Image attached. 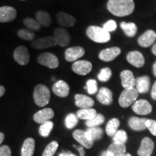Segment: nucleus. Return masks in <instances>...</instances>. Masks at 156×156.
I'll return each mask as SVG.
<instances>
[{
    "instance_id": "1",
    "label": "nucleus",
    "mask_w": 156,
    "mask_h": 156,
    "mask_svg": "<svg viewBox=\"0 0 156 156\" xmlns=\"http://www.w3.org/2000/svg\"><path fill=\"white\" fill-rule=\"evenodd\" d=\"M133 0H109L107 4L108 10L117 17L128 16L134 10Z\"/></svg>"
},
{
    "instance_id": "2",
    "label": "nucleus",
    "mask_w": 156,
    "mask_h": 156,
    "mask_svg": "<svg viewBox=\"0 0 156 156\" xmlns=\"http://www.w3.org/2000/svg\"><path fill=\"white\" fill-rule=\"evenodd\" d=\"M86 35L91 41L98 44H104L111 40L110 33L105 30L103 28L95 25H90L87 28Z\"/></svg>"
},
{
    "instance_id": "3",
    "label": "nucleus",
    "mask_w": 156,
    "mask_h": 156,
    "mask_svg": "<svg viewBox=\"0 0 156 156\" xmlns=\"http://www.w3.org/2000/svg\"><path fill=\"white\" fill-rule=\"evenodd\" d=\"M51 93L49 89L45 85L38 84L34 90V99L37 106H46L49 103Z\"/></svg>"
},
{
    "instance_id": "4",
    "label": "nucleus",
    "mask_w": 156,
    "mask_h": 156,
    "mask_svg": "<svg viewBox=\"0 0 156 156\" xmlns=\"http://www.w3.org/2000/svg\"><path fill=\"white\" fill-rule=\"evenodd\" d=\"M139 93L136 88H128L124 89L121 93L119 98V103L122 108H127L135 102L137 99Z\"/></svg>"
},
{
    "instance_id": "5",
    "label": "nucleus",
    "mask_w": 156,
    "mask_h": 156,
    "mask_svg": "<svg viewBox=\"0 0 156 156\" xmlns=\"http://www.w3.org/2000/svg\"><path fill=\"white\" fill-rule=\"evenodd\" d=\"M38 62L45 67H47L50 69H56L59 65V62L57 56L54 54L43 53L38 56Z\"/></svg>"
},
{
    "instance_id": "6",
    "label": "nucleus",
    "mask_w": 156,
    "mask_h": 156,
    "mask_svg": "<svg viewBox=\"0 0 156 156\" xmlns=\"http://www.w3.org/2000/svg\"><path fill=\"white\" fill-rule=\"evenodd\" d=\"M56 44L55 38L54 36H46L37 38L33 41L31 46L36 49H44V48H52L56 46Z\"/></svg>"
},
{
    "instance_id": "7",
    "label": "nucleus",
    "mask_w": 156,
    "mask_h": 156,
    "mask_svg": "<svg viewBox=\"0 0 156 156\" xmlns=\"http://www.w3.org/2000/svg\"><path fill=\"white\" fill-rule=\"evenodd\" d=\"M73 71L79 75H86L91 72L93 69V64L90 62L86 60H79L73 63L72 66Z\"/></svg>"
},
{
    "instance_id": "8",
    "label": "nucleus",
    "mask_w": 156,
    "mask_h": 156,
    "mask_svg": "<svg viewBox=\"0 0 156 156\" xmlns=\"http://www.w3.org/2000/svg\"><path fill=\"white\" fill-rule=\"evenodd\" d=\"M54 37L57 45L62 47L67 46L71 41L69 32L64 28H56L54 30Z\"/></svg>"
},
{
    "instance_id": "9",
    "label": "nucleus",
    "mask_w": 156,
    "mask_h": 156,
    "mask_svg": "<svg viewBox=\"0 0 156 156\" xmlns=\"http://www.w3.org/2000/svg\"><path fill=\"white\" fill-rule=\"evenodd\" d=\"M13 56L15 62L23 66L28 64L30 61V54L28 48L24 46H20L15 48Z\"/></svg>"
},
{
    "instance_id": "10",
    "label": "nucleus",
    "mask_w": 156,
    "mask_h": 156,
    "mask_svg": "<svg viewBox=\"0 0 156 156\" xmlns=\"http://www.w3.org/2000/svg\"><path fill=\"white\" fill-rule=\"evenodd\" d=\"M132 111L136 114L139 115H147L151 114L153 110L151 104L147 101L144 99L136 101L133 103L132 107Z\"/></svg>"
},
{
    "instance_id": "11",
    "label": "nucleus",
    "mask_w": 156,
    "mask_h": 156,
    "mask_svg": "<svg viewBox=\"0 0 156 156\" xmlns=\"http://www.w3.org/2000/svg\"><path fill=\"white\" fill-rule=\"evenodd\" d=\"M85 51L84 48L81 46H73L66 49L64 56L67 62H76L80 58L83 57L85 55Z\"/></svg>"
},
{
    "instance_id": "12",
    "label": "nucleus",
    "mask_w": 156,
    "mask_h": 156,
    "mask_svg": "<svg viewBox=\"0 0 156 156\" xmlns=\"http://www.w3.org/2000/svg\"><path fill=\"white\" fill-rule=\"evenodd\" d=\"M120 54L121 48L117 47V46H114V47L105 48V49L101 51L100 53H99L98 57L103 62H112Z\"/></svg>"
},
{
    "instance_id": "13",
    "label": "nucleus",
    "mask_w": 156,
    "mask_h": 156,
    "mask_svg": "<svg viewBox=\"0 0 156 156\" xmlns=\"http://www.w3.org/2000/svg\"><path fill=\"white\" fill-rule=\"evenodd\" d=\"M17 11L14 7L4 6L0 7V23L12 22L16 18Z\"/></svg>"
},
{
    "instance_id": "14",
    "label": "nucleus",
    "mask_w": 156,
    "mask_h": 156,
    "mask_svg": "<svg viewBox=\"0 0 156 156\" xmlns=\"http://www.w3.org/2000/svg\"><path fill=\"white\" fill-rule=\"evenodd\" d=\"M154 147H155V144L153 140L149 137H144L137 151L138 155L151 156L153 152Z\"/></svg>"
},
{
    "instance_id": "15",
    "label": "nucleus",
    "mask_w": 156,
    "mask_h": 156,
    "mask_svg": "<svg viewBox=\"0 0 156 156\" xmlns=\"http://www.w3.org/2000/svg\"><path fill=\"white\" fill-rule=\"evenodd\" d=\"M126 60L130 64L136 68H141L145 65V58L141 52L133 51L129 52L126 55Z\"/></svg>"
},
{
    "instance_id": "16",
    "label": "nucleus",
    "mask_w": 156,
    "mask_h": 156,
    "mask_svg": "<svg viewBox=\"0 0 156 156\" xmlns=\"http://www.w3.org/2000/svg\"><path fill=\"white\" fill-rule=\"evenodd\" d=\"M54 112L51 108H46L38 111L34 116V120L38 124H44L54 118Z\"/></svg>"
},
{
    "instance_id": "17",
    "label": "nucleus",
    "mask_w": 156,
    "mask_h": 156,
    "mask_svg": "<svg viewBox=\"0 0 156 156\" xmlns=\"http://www.w3.org/2000/svg\"><path fill=\"white\" fill-rule=\"evenodd\" d=\"M121 81H122V87L124 89L133 88L135 86L136 79L134 74L130 70H124L120 73Z\"/></svg>"
},
{
    "instance_id": "18",
    "label": "nucleus",
    "mask_w": 156,
    "mask_h": 156,
    "mask_svg": "<svg viewBox=\"0 0 156 156\" xmlns=\"http://www.w3.org/2000/svg\"><path fill=\"white\" fill-rule=\"evenodd\" d=\"M156 41V33L153 30L145 31L138 38V44L142 47H149Z\"/></svg>"
},
{
    "instance_id": "19",
    "label": "nucleus",
    "mask_w": 156,
    "mask_h": 156,
    "mask_svg": "<svg viewBox=\"0 0 156 156\" xmlns=\"http://www.w3.org/2000/svg\"><path fill=\"white\" fill-rule=\"evenodd\" d=\"M56 20L58 25L62 27L71 28L76 24V19L73 15L67 14L64 12H59L56 15Z\"/></svg>"
},
{
    "instance_id": "20",
    "label": "nucleus",
    "mask_w": 156,
    "mask_h": 156,
    "mask_svg": "<svg viewBox=\"0 0 156 156\" xmlns=\"http://www.w3.org/2000/svg\"><path fill=\"white\" fill-rule=\"evenodd\" d=\"M52 90L57 96L66 98L69 93V86L65 81L58 80L54 83Z\"/></svg>"
},
{
    "instance_id": "21",
    "label": "nucleus",
    "mask_w": 156,
    "mask_h": 156,
    "mask_svg": "<svg viewBox=\"0 0 156 156\" xmlns=\"http://www.w3.org/2000/svg\"><path fill=\"white\" fill-rule=\"evenodd\" d=\"M73 136L74 139L79 142L84 147L90 149L93 146V142L88 140L85 131H83L82 129H76L75 131L73 132Z\"/></svg>"
},
{
    "instance_id": "22",
    "label": "nucleus",
    "mask_w": 156,
    "mask_h": 156,
    "mask_svg": "<svg viewBox=\"0 0 156 156\" xmlns=\"http://www.w3.org/2000/svg\"><path fill=\"white\" fill-rule=\"evenodd\" d=\"M97 99L103 105H111L113 102V93L112 90L107 87H101L98 93Z\"/></svg>"
},
{
    "instance_id": "23",
    "label": "nucleus",
    "mask_w": 156,
    "mask_h": 156,
    "mask_svg": "<svg viewBox=\"0 0 156 156\" xmlns=\"http://www.w3.org/2000/svg\"><path fill=\"white\" fill-rule=\"evenodd\" d=\"M75 105L80 108H90L94 106V101L90 97L83 94H77L75 96Z\"/></svg>"
},
{
    "instance_id": "24",
    "label": "nucleus",
    "mask_w": 156,
    "mask_h": 156,
    "mask_svg": "<svg viewBox=\"0 0 156 156\" xmlns=\"http://www.w3.org/2000/svg\"><path fill=\"white\" fill-rule=\"evenodd\" d=\"M151 85V80L148 76H142L136 79V89L139 93H146L148 92Z\"/></svg>"
},
{
    "instance_id": "25",
    "label": "nucleus",
    "mask_w": 156,
    "mask_h": 156,
    "mask_svg": "<svg viewBox=\"0 0 156 156\" xmlns=\"http://www.w3.org/2000/svg\"><path fill=\"white\" fill-rule=\"evenodd\" d=\"M147 119L139 118V117L132 116L129 118L128 121V124L129 127L135 131H142L146 128L145 122Z\"/></svg>"
},
{
    "instance_id": "26",
    "label": "nucleus",
    "mask_w": 156,
    "mask_h": 156,
    "mask_svg": "<svg viewBox=\"0 0 156 156\" xmlns=\"http://www.w3.org/2000/svg\"><path fill=\"white\" fill-rule=\"evenodd\" d=\"M125 144H120L113 142L108 147L106 152L109 156H122L126 153Z\"/></svg>"
},
{
    "instance_id": "27",
    "label": "nucleus",
    "mask_w": 156,
    "mask_h": 156,
    "mask_svg": "<svg viewBox=\"0 0 156 156\" xmlns=\"http://www.w3.org/2000/svg\"><path fill=\"white\" fill-rule=\"evenodd\" d=\"M35 151V140L31 137L27 138L23 142L21 149V156H33Z\"/></svg>"
},
{
    "instance_id": "28",
    "label": "nucleus",
    "mask_w": 156,
    "mask_h": 156,
    "mask_svg": "<svg viewBox=\"0 0 156 156\" xmlns=\"http://www.w3.org/2000/svg\"><path fill=\"white\" fill-rule=\"evenodd\" d=\"M87 137L89 140L94 142L95 140H101L103 137V130L102 128L97 126V127H90L85 131Z\"/></svg>"
},
{
    "instance_id": "29",
    "label": "nucleus",
    "mask_w": 156,
    "mask_h": 156,
    "mask_svg": "<svg viewBox=\"0 0 156 156\" xmlns=\"http://www.w3.org/2000/svg\"><path fill=\"white\" fill-rule=\"evenodd\" d=\"M36 20L41 25L49 27L52 23V19L50 15L45 11H38L36 14Z\"/></svg>"
},
{
    "instance_id": "30",
    "label": "nucleus",
    "mask_w": 156,
    "mask_h": 156,
    "mask_svg": "<svg viewBox=\"0 0 156 156\" xmlns=\"http://www.w3.org/2000/svg\"><path fill=\"white\" fill-rule=\"evenodd\" d=\"M96 110L93 108H80L77 112V116L78 119H80L83 120H90L93 119V117L96 116Z\"/></svg>"
},
{
    "instance_id": "31",
    "label": "nucleus",
    "mask_w": 156,
    "mask_h": 156,
    "mask_svg": "<svg viewBox=\"0 0 156 156\" xmlns=\"http://www.w3.org/2000/svg\"><path fill=\"white\" fill-rule=\"evenodd\" d=\"M120 125V121L117 118H113L108 121L106 126V132L109 136H114L118 131Z\"/></svg>"
},
{
    "instance_id": "32",
    "label": "nucleus",
    "mask_w": 156,
    "mask_h": 156,
    "mask_svg": "<svg viewBox=\"0 0 156 156\" xmlns=\"http://www.w3.org/2000/svg\"><path fill=\"white\" fill-rule=\"evenodd\" d=\"M121 28L122 29L126 36L128 37H134L137 31V27L134 23H126L122 22L120 24Z\"/></svg>"
},
{
    "instance_id": "33",
    "label": "nucleus",
    "mask_w": 156,
    "mask_h": 156,
    "mask_svg": "<svg viewBox=\"0 0 156 156\" xmlns=\"http://www.w3.org/2000/svg\"><path fill=\"white\" fill-rule=\"evenodd\" d=\"M105 122V117L103 115L101 114H97L96 116L93 117L91 119L87 120L85 122V124H86L87 126L90 127H97V126H99L101 124H103Z\"/></svg>"
},
{
    "instance_id": "34",
    "label": "nucleus",
    "mask_w": 156,
    "mask_h": 156,
    "mask_svg": "<svg viewBox=\"0 0 156 156\" xmlns=\"http://www.w3.org/2000/svg\"><path fill=\"white\" fill-rule=\"evenodd\" d=\"M54 123L51 121H48L42 124L39 128V133L44 137H47L49 135L51 130L53 129Z\"/></svg>"
},
{
    "instance_id": "35",
    "label": "nucleus",
    "mask_w": 156,
    "mask_h": 156,
    "mask_svg": "<svg viewBox=\"0 0 156 156\" xmlns=\"http://www.w3.org/2000/svg\"><path fill=\"white\" fill-rule=\"evenodd\" d=\"M23 23L25 25V27H27V28L30 30H34V31H38L41 28V25L39 24V23L36 20H34L30 17H26L23 20Z\"/></svg>"
},
{
    "instance_id": "36",
    "label": "nucleus",
    "mask_w": 156,
    "mask_h": 156,
    "mask_svg": "<svg viewBox=\"0 0 156 156\" xmlns=\"http://www.w3.org/2000/svg\"><path fill=\"white\" fill-rule=\"evenodd\" d=\"M17 35L20 38L27 41H34V38H36V34L32 30H28V29H20L17 32Z\"/></svg>"
},
{
    "instance_id": "37",
    "label": "nucleus",
    "mask_w": 156,
    "mask_h": 156,
    "mask_svg": "<svg viewBox=\"0 0 156 156\" xmlns=\"http://www.w3.org/2000/svg\"><path fill=\"white\" fill-rule=\"evenodd\" d=\"M128 140V136L124 130H118L113 136V141L116 143L125 144Z\"/></svg>"
},
{
    "instance_id": "38",
    "label": "nucleus",
    "mask_w": 156,
    "mask_h": 156,
    "mask_svg": "<svg viewBox=\"0 0 156 156\" xmlns=\"http://www.w3.org/2000/svg\"><path fill=\"white\" fill-rule=\"evenodd\" d=\"M58 147V143L56 141L50 142L45 148L42 156H54V154L57 151Z\"/></svg>"
},
{
    "instance_id": "39",
    "label": "nucleus",
    "mask_w": 156,
    "mask_h": 156,
    "mask_svg": "<svg viewBox=\"0 0 156 156\" xmlns=\"http://www.w3.org/2000/svg\"><path fill=\"white\" fill-rule=\"evenodd\" d=\"M64 123H65L66 127L71 129H73L77 124L78 117L75 114H69L66 116Z\"/></svg>"
},
{
    "instance_id": "40",
    "label": "nucleus",
    "mask_w": 156,
    "mask_h": 156,
    "mask_svg": "<svg viewBox=\"0 0 156 156\" xmlns=\"http://www.w3.org/2000/svg\"><path fill=\"white\" fill-rule=\"evenodd\" d=\"M112 75V71L109 67H105L101 69L98 75V79L101 82H107Z\"/></svg>"
},
{
    "instance_id": "41",
    "label": "nucleus",
    "mask_w": 156,
    "mask_h": 156,
    "mask_svg": "<svg viewBox=\"0 0 156 156\" xmlns=\"http://www.w3.org/2000/svg\"><path fill=\"white\" fill-rule=\"evenodd\" d=\"M85 89H87V93L89 94H95L98 91V85L96 80L93 79L88 80L86 83V86L85 87Z\"/></svg>"
},
{
    "instance_id": "42",
    "label": "nucleus",
    "mask_w": 156,
    "mask_h": 156,
    "mask_svg": "<svg viewBox=\"0 0 156 156\" xmlns=\"http://www.w3.org/2000/svg\"><path fill=\"white\" fill-rule=\"evenodd\" d=\"M103 28L105 30H106L107 32L111 33L116 30V29L117 28V24L116 21H114V20H110L107 21V22L103 25Z\"/></svg>"
},
{
    "instance_id": "43",
    "label": "nucleus",
    "mask_w": 156,
    "mask_h": 156,
    "mask_svg": "<svg viewBox=\"0 0 156 156\" xmlns=\"http://www.w3.org/2000/svg\"><path fill=\"white\" fill-rule=\"evenodd\" d=\"M145 124L146 127L151 132V133L156 136V121L153 119H147Z\"/></svg>"
},
{
    "instance_id": "44",
    "label": "nucleus",
    "mask_w": 156,
    "mask_h": 156,
    "mask_svg": "<svg viewBox=\"0 0 156 156\" xmlns=\"http://www.w3.org/2000/svg\"><path fill=\"white\" fill-rule=\"evenodd\" d=\"M12 152L10 148L7 145H2L0 147V156H11Z\"/></svg>"
},
{
    "instance_id": "45",
    "label": "nucleus",
    "mask_w": 156,
    "mask_h": 156,
    "mask_svg": "<svg viewBox=\"0 0 156 156\" xmlns=\"http://www.w3.org/2000/svg\"><path fill=\"white\" fill-rule=\"evenodd\" d=\"M151 97L153 100L156 101V81L154 83L153 88H152V91H151Z\"/></svg>"
},
{
    "instance_id": "46",
    "label": "nucleus",
    "mask_w": 156,
    "mask_h": 156,
    "mask_svg": "<svg viewBox=\"0 0 156 156\" xmlns=\"http://www.w3.org/2000/svg\"><path fill=\"white\" fill-rule=\"evenodd\" d=\"M74 147H75L76 149L77 150L78 152H79L80 153V156H85V151H84L83 149V146H80V147H77V146H76L74 145H73Z\"/></svg>"
},
{
    "instance_id": "47",
    "label": "nucleus",
    "mask_w": 156,
    "mask_h": 156,
    "mask_svg": "<svg viewBox=\"0 0 156 156\" xmlns=\"http://www.w3.org/2000/svg\"><path fill=\"white\" fill-rule=\"evenodd\" d=\"M58 156H77L75 154H74L71 152H63V153H60Z\"/></svg>"
},
{
    "instance_id": "48",
    "label": "nucleus",
    "mask_w": 156,
    "mask_h": 156,
    "mask_svg": "<svg viewBox=\"0 0 156 156\" xmlns=\"http://www.w3.org/2000/svg\"><path fill=\"white\" fill-rule=\"evenodd\" d=\"M5 87L2 86V85H0V98L3 96V95L5 94Z\"/></svg>"
},
{
    "instance_id": "49",
    "label": "nucleus",
    "mask_w": 156,
    "mask_h": 156,
    "mask_svg": "<svg viewBox=\"0 0 156 156\" xmlns=\"http://www.w3.org/2000/svg\"><path fill=\"white\" fill-rule=\"evenodd\" d=\"M4 140H5V134H4L2 132H0V145L2 143Z\"/></svg>"
},
{
    "instance_id": "50",
    "label": "nucleus",
    "mask_w": 156,
    "mask_h": 156,
    "mask_svg": "<svg viewBox=\"0 0 156 156\" xmlns=\"http://www.w3.org/2000/svg\"><path fill=\"white\" fill-rule=\"evenodd\" d=\"M152 53L155 56H156V44H154L153 48H152Z\"/></svg>"
},
{
    "instance_id": "51",
    "label": "nucleus",
    "mask_w": 156,
    "mask_h": 156,
    "mask_svg": "<svg viewBox=\"0 0 156 156\" xmlns=\"http://www.w3.org/2000/svg\"><path fill=\"white\" fill-rule=\"evenodd\" d=\"M153 75L156 77V62L154 63L153 67Z\"/></svg>"
},
{
    "instance_id": "52",
    "label": "nucleus",
    "mask_w": 156,
    "mask_h": 156,
    "mask_svg": "<svg viewBox=\"0 0 156 156\" xmlns=\"http://www.w3.org/2000/svg\"><path fill=\"white\" fill-rule=\"evenodd\" d=\"M101 156H109V155H108V154L107 153V152L106 151H103V152H102V153H101Z\"/></svg>"
},
{
    "instance_id": "53",
    "label": "nucleus",
    "mask_w": 156,
    "mask_h": 156,
    "mask_svg": "<svg viewBox=\"0 0 156 156\" xmlns=\"http://www.w3.org/2000/svg\"><path fill=\"white\" fill-rule=\"evenodd\" d=\"M122 156H132L131 154L130 153H125L124 155H123Z\"/></svg>"
}]
</instances>
